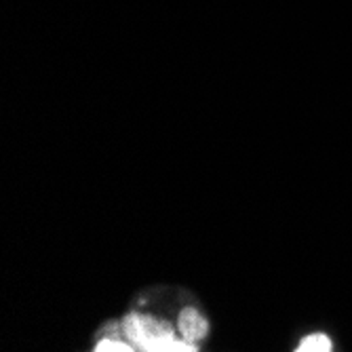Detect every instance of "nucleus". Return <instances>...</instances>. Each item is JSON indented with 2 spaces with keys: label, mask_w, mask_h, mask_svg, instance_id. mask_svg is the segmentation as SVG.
<instances>
[{
  "label": "nucleus",
  "mask_w": 352,
  "mask_h": 352,
  "mask_svg": "<svg viewBox=\"0 0 352 352\" xmlns=\"http://www.w3.org/2000/svg\"><path fill=\"white\" fill-rule=\"evenodd\" d=\"M122 336L135 348L146 352H195L197 344L177 340L169 323L156 321L154 316L131 312L122 321Z\"/></svg>",
  "instance_id": "nucleus-1"
},
{
  "label": "nucleus",
  "mask_w": 352,
  "mask_h": 352,
  "mask_svg": "<svg viewBox=\"0 0 352 352\" xmlns=\"http://www.w3.org/2000/svg\"><path fill=\"white\" fill-rule=\"evenodd\" d=\"M177 327L182 331V340H186L190 344H199L207 336V329H209L203 314L195 308H184L179 312Z\"/></svg>",
  "instance_id": "nucleus-2"
},
{
  "label": "nucleus",
  "mask_w": 352,
  "mask_h": 352,
  "mask_svg": "<svg viewBox=\"0 0 352 352\" xmlns=\"http://www.w3.org/2000/svg\"><path fill=\"white\" fill-rule=\"evenodd\" d=\"M296 350L298 352H331L333 342L325 333H312V336L304 338Z\"/></svg>",
  "instance_id": "nucleus-3"
},
{
  "label": "nucleus",
  "mask_w": 352,
  "mask_h": 352,
  "mask_svg": "<svg viewBox=\"0 0 352 352\" xmlns=\"http://www.w3.org/2000/svg\"><path fill=\"white\" fill-rule=\"evenodd\" d=\"M93 350H98V352H131V350H135V346H133L129 340H126V342H120V340H116V338H106V340H102V342L95 344Z\"/></svg>",
  "instance_id": "nucleus-4"
}]
</instances>
